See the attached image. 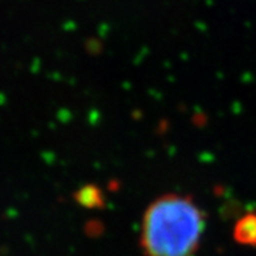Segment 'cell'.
<instances>
[{
    "mask_svg": "<svg viewBox=\"0 0 256 256\" xmlns=\"http://www.w3.org/2000/svg\"><path fill=\"white\" fill-rule=\"evenodd\" d=\"M234 237L244 244H256V214H247L238 221Z\"/></svg>",
    "mask_w": 256,
    "mask_h": 256,
    "instance_id": "7a4b0ae2",
    "label": "cell"
},
{
    "mask_svg": "<svg viewBox=\"0 0 256 256\" xmlns=\"http://www.w3.org/2000/svg\"><path fill=\"white\" fill-rule=\"evenodd\" d=\"M206 229V214L188 195L166 194L147 207L140 228L146 256H192Z\"/></svg>",
    "mask_w": 256,
    "mask_h": 256,
    "instance_id": "6da1fadb",
    "label": "cell"
}]
</instances>
